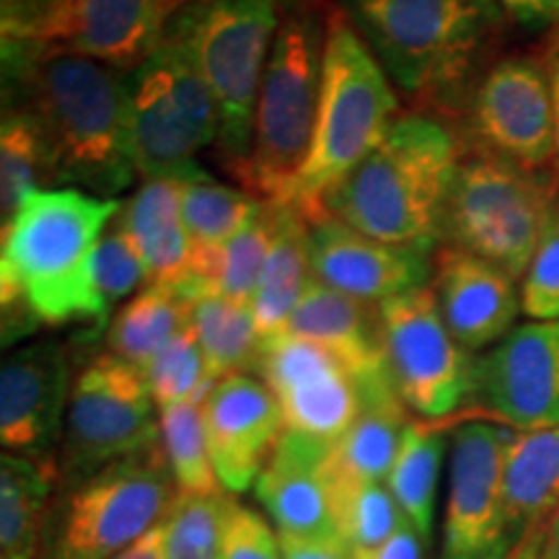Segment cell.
I'll return each mask as SVG.
<instances>
[{
	"mask_svg": "<svg viewBox=\"0 0 559 559\" xmlns=\"http://www.w3.org/2000/svg\"><path fill=\"white\" fill-rule=\"evenodd\" d=\"M3 41V107L21 109L45 143L50 187L117 200L135 179L128 73L70 47Z\"/></svg>",
	"mask_w": 559,
	"mask_h": 559,
	"instance_id": "6da1fadb",
	"label": "cell"
},
{
	"mask_svg": "<svg viewBox=\"0 0 559 559\" xmlns=\"http://www.w3.org/2000/svg\"><path fill=\"white\" fill-rule=\"evenodd\" d=\"M120 200L55 187L21 202L0 243L3 345L37 326H81L86 337L109 330V306L94 275L96 249Z\"/></svg>",
	"mask_w": 559,
	"mask_h": 559,
	"instance_id": "7a4b0ae2",
	"label": "cell"
},
{
	"mask_svg": "<svg viewBox=\"0 0 559 559\" xmlns=\"http://www.w3.org/2000/svg\"><path fill=\"white\" fill-rule=\"evenodd\" d=\"M464 158L456 132L428 109L404 111L386 138L324 202L349 228L396 247L436 249Z\"/></svg>",
	"mask_w": 559,
	"mask_h": 559,
	"instance_id": "3957f363",
	"label": "cell"
},
{
	"mask_svg": "<svg viewBox=\"0 0 559 559\" xmlns=\"http://www.w3.org/2000/svg\"><path fill=\"white\" fill-rule=\"evenodd\" d=\"M389 73L425 107H445L502 24L498 0H337Z\"/></svg>",
	"mask_w": 559,
	"mask_h": 559,
	"instance_id": "277c9868",
	"label": "cell"
},
{
	"mask_svg": "<svg viewBox=\"0 0 559 559\" xmlns=\"http://www.w3.org/2000/svg\"><path fill=\"white\" fill-rule=\"evenodd\" d=\"M400 117L394 83L342 11L326 26L324 79L309 158L288 205L306 221L324 215V202L386 138Z\"/></svg>",
	"mask_w": 559,
	"mask_h": 559,
	"instance_id": "5b68a950",
	"label": "cell"
},
{
	"mask_svg": "<svg viewBox=\"0 0 559 559\" xmlns=\"http://www.w3.org/2000/svg\"><path fill=\"white\" fill-rule=\"evenodd\" d=\"M326 26L309 0H288L254 109L251 156L241 185L262 202H288L309 158L324 79Z\"/></svg>",
	"mask_w": 559,
	"mask_h": 559,
	"instance_id": "8992f818",
	"label": "cell"
},
{
	"mask_svg": "<svg viewBox=\"0 0 559 559\" xmlns=\"http://www.w3.org/2000/svg\"><path fill=\"white\" fill-rule=\"evenodd\" d=\"M288 0H194L171 29L190 47L218 107L221 164L243 181L254 135V109L275 34Z\"/></svg>",
	"mask_w": 559,
	"mask_h": 559,
	"instance_id": "52a82bcc",
	"label": "cell"
},
{
	"mask_svg": "<svg viewBox=\"0 0 559 559\" xmlns=\"http://www.w3.org/2000/svg\"><path fill=\"white\" fill-rule=\"evenodd\" d=\"M128 130L132 164L143 179H210L198 156L218 143V107L190 47L171 26L128 73Z\"/></svg>",
	"mask_w": 559,
	"mask_h": 559,
	"instance_id": "ba28073f",
	"label": "cell"
},
{
	"mask_svg": "<svg viewBox=\"0 0 559 559\" xmlns=\"http://www.w3.org/2000/svg\"><path fill=\"white\" fill-rule=\"evenodd\" d=\"M179 487L160 440L62 487L39 559H111L164 523Z\"/></svg>",
	"mask_w": 559,
	"mask_h": 559,
	"instance_id": "9c48e42d",
	"label": "cell"
},
{
	"mask_svg": "<svg viewBox=\"0 0 559 559\" xmlns=\"http://www.w3.org/2000/svg\"><path fill=\"white\" fill-rule=\"evenodd\" d=\"M555 207L547 179L477 151L461 158L440 243L469 251L521 280Z\"/></svg>",
	"mask_w": 559,
	"mask_h": 559,
	"instance_id": "30bf717a",
	"label": "cell"
},
{
	"mask_svg": "<svg viewBox=\"0 0 559 559\" xmlns=\"http://www.w3.org/2000/svg\"><path fill=\"white\" fill-rule=\"evenodd\" d=\"M158 440L160 419L143 370L111 353L96 355L73 379L58 449L60 487L75 485Z\"/></svg>",
	"mask_w": 559,
	"mask_h": 559,
	"instance_id": "8fae6325",
	"label": "cell"
},
{
	"mask_svg": "<svg viewBox=\"0 0 559 559\" xmlns=\"http://www.w3.org/2000/svg\"><path fill=\"white\" fill-rule=\"evenodd\" d=\"M396 394L419 419L443 423L472 400L474 358L440 317L432 285L379 304Z\"/></svg>",
	"mask_w": 559,
	"mask_h": 559,
	"instance_id": "7c38bea8",
	"label": "cell"
},
{
	"mask_svg": "<svg viewBox=\"0 0 559 559\" xmlns=\"http://www.w3.org/2000/svg\"><path fill=\"white\" fill-rule=\"evenodd\" d=\"M515 432L492 419L453 425L443 559H508L521 544L502 495L506 453Z\"/></svg>",
	"mask_w": 559,
	"mask_h": 559,
	"instance_id": "4fadbf2b",
	"label": "cell"
},
{
	"mask_svg": "<svg viewBox=\"0 0 559 559\" xmlns=\"http://www.w3.org/2000/svg\"><path fill=\"white\" fill-rule=\"evenodd\" d=\"M469 402L519 432L559 428V319L515 326L474 358Z\"/></svg>",
	"mask_w": 559,
	"mask_h": 559,
	"instance_id": "5bb4252c",
	"label": "cell"
},
{
	"mask_svg": "<svg viewBox=\"0 0 559 559\" xmlns=\"http://www.w3.org/2000/svg\"><path fill=\"white\" fill-rule=\"evenodd\" d=\"M257 373L283 409L285 430L332 445L362 412L358 383L330 349L280 332L262 340Z\"/></svg>",
	"mask_w": 559,
	"mask_h": 559,
	"instance_id": "9a60e30c",
	"label": "cell"
},
{
	"mask_svg": "<svg viewBox=\"0 0 559 559\" xmlns=\"http://www.w3.org/2000/svg\"><path fill=\"white\" fill-rule=\"evenodd\" d=\"M469 130L477 151L523 169L555 164V104L549 70L531 58H506L481 75L469 104Z\"/></svg>",
	"mask_w": 559,
	"mask_h": 559,
	"instance_id": "2e32d148",
	"label": "cell"
},
{
	"mask_svg": "<svg viewBox=\"0 0 559 559\" xmlns=\"http://www.w3.org/2000/svg\"><path fill=\"white\" fill-rule=\"evenodd\" d=\"M73 391L68 349L52 340L13 349L0 368V440L5 453L58 459Z\"/></svg>",
	"mask_w": 559,
	"mask_h": 559,
	"instance_id": "e0dca14e",
	"label": "cell"
},
{
	"mask_svg": "<svg viewBox=\"0 0 559 559\" xmlns=\"http://www.w3.org/2000/svg\"><path fill=\"white\" fill-rule=\"evenodd\" d=\"M210 459L230 495L247 492L285 432L283 409L270 386L251 373H230L202 400Z\"/></svg>",
	"mask_w": 559,
	"mask_h": 559,
	"instance_id": "ac0fdd59",
	"label": "cell"
},
{
	"mask_svg": "<svg viewBox=\"0 0 559 559\" xmlns=\"http://www.w3.org/2000/svg\"><path fill=\"white\" fill-rule=\"evenodd\" d=\"M309 236L313 277L366 304L428 288L436 275L430 249L370 239L332 215L309 221Z\"/></svg>",
	"mask_w": 559,
	"mask_h": 559,
	"instance_id": "d6986e66",
	"label": "cell"
},
{
	"mask_svg": "<svg viewBox=\"0 0 559 559\" xmlns=\"http://www.w3.org/2000/svg\"><path fill=\"white\" fill-rule=\"evenodd\" d=\"M285 332L330 349L358 383L362 407L400 400L391 381L381 311L376 304L345 296L313 280Z\"/></svg>",
	"mask_w": 559,
	"mask_h": 559,
	"instance_id": "ffe728a7",
	"label": "cell"
},
{
	"mask_svg": "<svg viewBox=\"0 0 559 559\" xmlns=\"http://www.w3.org/2000/svg\"><path fill=\"white\" fill-rule=\"evenodd\" d=\"M506 270L456 247H440L436 254V293L440 317L453 337L469 353L489 349L515 330L521 313V290Z\"/></svg>",
	"mask_w": 559,
	"mask_h": 559,
	"instance_id": "44dd1931",
	"label": "cell"
},
{
	"mask_svg": "<svg viewBox=\"0 0 559 559\" xmlns=\"http://www.w3.org/2000/svg\"><path fill=\"white\" fill-rule=\"evenodd\" d=\"M330 445L285 430L257 479L254 492L277 534L304 539H337L324 461ZM342 539V536H340Z\"/></svg>",
	"mask_w": 559,
	"mask_h": 559,
	"instance_id": "7402d4cb",
	"label": "cell"
},
{
	"mask_svg": "<svg viewBox=\"0 0 559 559\" xmlns=\"http://www.w3.org/2000/svg\"><path fill=\"white\" fill-rule=\"evenodd\" d=\"M194 0H79L70 50L130 73Z\"/></svg>",
	"mask_w": 559,
	"mask_h": 559,
	"instance_id": "603a6c76",
	"label": "cell"
},
{
	"mask_svg": "<svg viewBox=\"0 0 559 559\" xmlns=\"http://www.w3.org/2000/svg\"><path fill=\"white\" fill-rule=\"evenodd\" d=\"M187 181L145 179L117 215V228L148 270V285L174 288L190 275V236L181 198Z\"/></svg>",
	"mask_w": 559,
	"mask_h": 559,
	"instance_id": "cb8c5ba5",
	"label": "cell"
},
{
	"mask_svg": "<svg viewBox=\"0 0 559 559\" xmlns=\"http://www.w3.org/2000/svg\"><path fill=\"white\" fill-rule=\"evenodd\" d=\"M60 485L58 459H0V559H39Z\"/></svg>",
	"mask_w": 559,
	"mask_h": 559,
	"instance_id": "d4e9b609",
	"label": "cell"
},
{
	"mask_svg": "<svg viewBox=\"0 0 559 559\" xmlns=\"http://www.w3.org/2000/svg\"><path fill=\"white\" fill-rule=\"evenodd\" d=\"M313 280L309 221L288 202H275V239L251 298V313L262 340L285 332Z\"/></svg>",
	"mask_w": 559,
	"mask_h": 559,
	"instance_id": "484cf974",
	"label": "cell"
},
{
	"mask_svg": "<svg viewBox=\"0 0 559 559\" xmlns=\"http://www.w3.org/2000/svg\"><path fill=\"white\" fill-rule=\"evenodd\" d=\"M502 495L519 542L547 528L559 510V428L515 432L506 453Z\"/></svg>",
	"mask_w": 559,
	"mask_h": 559,
	"instance_id": "4316f807",
	"label": "cell"
},
{
	"mask_svg": "<svg viewBox=\"0 0 559 559\" xmlns=\"http://www.w3.org/2000/svg\"><path fill=\"white\" fill-rule=\"evenodd\" d=\"M262 210V200L249 190H236L228 185L187 181L181 213H185L187 236H190V275L185 288L190 296L207 293L205 280L215 257L226 249Z\"/></svg>",
	"mask_w": 559,
	"mask_h": 559,
	"instance_id": "83f0119b",
	"label": "cell"
},
{
	"mask_svg": "<svg viewBox=\"0 0 559 559\" xmlns=\"http://www.w3.org/2000/svg\"><path fill=\"white\" fill-rule=\"evenodd\" d=\"M407 412L400 400L366 404L353 428L326 451L324 474L330 489L389 479L404 430L412 423Z\"/></svg>",
	"mask_w": 559,
	"mask_h": 559,
	"instance_id": "f1b7e54d",
	"label": "cell"
},
{
	"mask_svg": "<svg viewBox=\"0 0 559 559\" xmlns=\"http://www.w3.org/2000/svg\"><path fill=\"white\" fill-rule=\"evenodd\" d=\"M190 304V330L198 337L210 381L218 383L230 373H249L260 362L262 334L251 306L236 304L218 293H200Z\"/></svg>",
	"mask_w": 559,
	"mask_h": 559,
	"instance_id": "f546056e",
	"label": "cell"
},
{
	"mask_svg": "<svg viewBox=\"0 0 559 559\" xmlns=\"http://www.w3.org/2000/svg\"><path fill=\"white\" fill-rule=\"evenodd\" d=\"M190 326V304L166 285H145L109 321L107 349L145 370L169 342Z\"/></svg>",
	"mask_w": 559,
	"mask_h": 559,
	"instance_id": "4dcf8cb0",
	"label": "cell"
},
{
	"mask_svg": "<svg viewBox=\"0 0 559 559\" xmlns=\"http://www.w3.org/2000/svg\"><path fill=\"white\" fill-rule=\"evenodd\" d=\"M443 425L428 419H412L404 430L400 456L389 474V489L407 521L417 528L423 542H430L436 523V500L440 466H443L445 436Z\"/></svg>",
	"mask_w": 559,
	"mask_h": 559,
	"instance_id": "1f68e13d",
	"label": "cell"
},
{
	"mask_svg": "<svg viewBox=\"0 0 559 559\" xmlns=\"http://www.w3.org/2000/svg\"><path fill=\"white\" fill-rule=\"evenodd\" d=\"M50 185L45 143L29 117L21 109L3 107L0 122V218L9 226L32 192ZM52 190V187H50Z\"/></svg>",
	"mask_w": 559,
	"mask_h": 559,
	"instance_id": "d6a6232c",
	"label": "cell"
},
{
	"mask_svg": "<svg viewBox=\"0 0 559 559\" xmlns=\"http://www.w3.org/2000/svg\"><path fill=\"white\" fill-rule=\"evenodd\" d=\"M160 445L181 495L226 492L210 459L202 400L160 409Z\"/></svg>",
	"mask_w": 559,
	"mask_h": 559,
	"instance_id": "836d02e7",
	"label": "cell"
},
{
	"mask_svg": "<svg viewBox=\"0 0 559 559\" xmlns=\"http://www.w3.org/2000/svg\"><path fill=\"white\" fill-rule=\"evenodd\" d=\"M330 498L337 534L355 557L379 549L409 523L383 481L330 489Z\"/></svg>",
	"mask_w": 559,
	"mask_h": 559,
	"instance_id": "e575fe53",
	"label": "cell"
},
{
	"mask_svg": "<svg viewBox=\"0 0 559 559\" xmlns=\"http://www.w3.org/2000/svg\"><path fill=\"white\" fill-rule=\"evenodd\" d=\"M236 498L177 495L164 519V559H221L223 531Z\"/></svg>",
	"mask_w": 559,
	"mask_h": 559,
	"instance_id": "d590c367",
	"label": "cell"
},
{
	"mask_svg": "<svg viewBox=\"0 0 559 559\" xmlns=\"http://www.w3.org/2000/svg\"><path fill=\"white\" fill-rule=\"evenodd\" d=\"M272 239H275V202H262L257 218L215 257L205 280L207 293H218L236 304L251 306Z\"/></svg>",
	"mask_w": 559,
	"mask_h": 559,
	"instance_id": "8d00e7d4",
	"label": "cell"
},
{
	"mask_svg": "<svg viewBox=\"0 0 559 559\" xmlns=\"http://www.w3.org/2000/svg\"><path fill=\"white\" fill-rule=\"evenodd\" d=\"M143 373L158 412L205 400L207 391L213 389L205 355H202L200 342L190 326L160 349Z\"/></svg>",
	"mask_w": 559,
	"mask_h": 559,
	"instance_id": "74e56055",
	"label": "cell"
},
{
	"mask_svg": "<svg viewBox=\"0 0 559 559\" xmlns=\"http://www.w3.org/2000/svg\"><path fill=\"white\" fill-rule=\"evenodd\" d=\"M79 0H0V39L70 47Z\"/></svg>",
	"mask_w": 559,
	"mask_h": 559,
	"instance_id": "f35d334b",
	"label": "cell"
},
{
	"mask_svg": "<svg viewBox=\"0 0 559 559\" xmlns=\"http://www.w3.org/2000/svg\"><path fill=\"white\" fill-rule=\"evenodd\" d=\"M521 311L534 321L559 319V205L551 210L526 275L521 277Z\"/></svg>",
	"mask_w": 559,
	"mask_h": 559,
	"instance_id": "ab89813d",
	"label": "cell"
},
{
	"mask_svg": "<svg viewBox=\"0 0 559 559\" xmlns=\"http://www.w3.org/2000/svg\"><path fill=\"white\" fill-rule=\"evenodd\" d=\"M94 275L109 309L117 300L132 296L140 285L148 283V270L143 260L117 226L102 236L94 260Z\"/></svg>",
	"mask_w": 559,
	"mask_h": 559,
	"instance_id": "60d3db41",
	"label": "cell"
},
{
	"mask_svg": "<svg viewBox=\"0 0 559 559\" xmlns=\"http://www.w3.org/2000/svg\"><path fill=\"white\" fill-rule=\"evenodd\" d=\"M221 559H283L277 528L254 508L236 500L223 531Z\"/></svg>",
	"mask_w": 559,
	"mask_h": 559,
	"instance_id": "b9f144b4",
	"label": "cell"
},
{
	"mask_svg": "<svg viewBox=\"0 0 559 559\" xmlns=\"http://www.w3.org/2000/svg\"><path fill=\"white\" fill-rule=\"evenodd\" d=\"M502 13L526 29H551L559 26V0H498Z\"/></svg>",
	"mask_w": 559,
	"mask_h": 559,
	"instance_id": "7bdbcfd3",
	"label": "cell"
},
{
	"mask_svg": "<svg viewBox=\"0 0 559 559\" xmlns=\"http://www.w3.org/2000/svg\"><path fill=\"white\" fill-rule=\"evenodd\" d=\"M283 559H355L353 549L340 539H304L280 534Z\"/></svg>",
	"mask_w": 559,
	"mask_h": 559,
	"instance_id": "ee69618b",
	"label": "cell"
},
{
	"mask_svg": "<svg viewBox=\"0 0 559 559\" xmlns=\"http://www.w3.org/2000/svg\"><path fill=\"white\" fill-rule=\"evenodd\" d=\"M355 559H423V536L417 534V528L412 523H407L386 544H381L379 549Z\"/></svg>",
	"mask_w": 559,
	"mask_h": 559,
	"instance_id": "f6af8a7d",
	"label": "cell"
},
{
	"mask_svg": "<svg viewBox=\"0 0 559 559\" xmlns=\"http://www.w3.org/2000/svg\"><path fill=\"white\" fill-rule=\"evenodd\" d=\"M111 559H164V523H158L156 528L140 536L135 544H130L128 549Z\"/></svg>",
	"mask_w": 559,
	"mask_h": 559,
	"instance_id": "bcb514c9",
	"label": "cell"
},
{
	"mask_svg": "<svg viewBox=\"0 0 559 559\" xmlns=\"http://www.w3.org/2000/svg\"><path fill=\"white\" fill-rule=\"evenodd\" d=\"M549 86H551V104H555V169L559 171V52L551 58L549 66Z\"/></svg>",
	"mask_w": 559,
	"mask_h": 559,
	"instance_id": "7dc6e473",
	"label": "cell"
},
{
	"mask_svg": "<svg viewBox=\"0 0 559 559\" xmlns=\"http://www.w3.org/2000/svg\"><path fill=\"white\" fill-rule=\"evenodd\" d=\"M542 544H544V528L534 531V534H528L526 539H523L519 547H515V551L508 559H544Z\"/></svg>",
	"mask_w": 559,
	"mask_h": 559,
	"instance_id": "c3c4849f",
	"label": "cell"
},
{
	"mask_svg": "<svg viewBox=\"0 0 559 559\" xmlns=\"http://www.w3.org/2000/svg\"><path fill=\"white\" fill-rule=\"evenodd\" d=\"M542 551H544V559H559V510L551 515L547 528H544Z\"/></svg>",
	"mask_w": 559,
	"mask_h": 559,
	"instance_id": "681fc988",
	"label": "cell"
}]
</instances>
